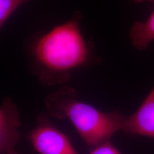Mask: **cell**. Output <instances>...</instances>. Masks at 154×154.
Wrapping results in <instances>:
<instances>
[{"label":"cell","mask_w":154,"mask_h":154,"mask_svg":"<svg viewBox=\"0 0 154 154\" xmlns=\"http://www.w3.org/2000/svg\"><path fill=\"white\" fill-rule=\"evenodd\" d=\"M80 13L57 25L34 45V73L45 86L68 81L72 72L89 62L91 50L80 26Z\"/></svg>","instance_id":"cell-1"},{"label":"cell","mask_w":154,"mask_h":154,"mask_svg":"<svg viewBox=\"0 0 154 154\" xmlns=\"http://www.w3.org/2000/svg\"><path fill=\"white\" fill-rule=\"evenodd\" d=\"M45 105L49 116L71 122L90 149L110 140L126 118L118 110L104 112L79 100L76 90L67 86L49 94Z\"/></svg>","instance_id":"cell-2"},{"label":"cell","mask_w":154,"mask_h":154,"mask_svg":"<svg viewBox=\"0 0 154 154\" xmlns=\"http://www.w3.org/2000/svg\"><path fill=\"white\" fill-rule=\"evenodd\" d=\"M37 125L26 138L39 154H79L66 135L58 130L48 116L39 113Z\"/></svg>","instance_id":"cell-3"},{"label":"cell","mask_w":154,"mask_h":154,"mask_svg":"<svg viewBox=\"0 0 154 154\" xmlns=\"http://www.w3.org/2000/svg\"><path fill=\"white\" fill-rule=\"evenodd\" d=\"M21 125L17 106L11 98H5L0 106V154L15 151L20 138Z\"/></svg>","instance_id":"cell-4"},{"label":"cell","mask_w":154,"mask_h":154,"mask_svg":"<svg viewBox=\"0 0 154 154\" xmlns=\"http://www.w3.org/2000/svg\"><path fill=\"white\" fill-rule=\"evenodd\" d=\"M121 131L154 138V86L138 110L126 116Z\"/></svg>","instance_id":"cell-5"},{"label":"cell","mask_w":154,"mask_h":154,"mask_svg":"<svg viewBox=\"0 0 154 154\" xmlns=\"http://www.w3.org/2000/svg\"><path fill=\"white\" fill-rule=\"evenodd\" d=\"M130 37L133 46L144 50L154 40V11L144 22H136L130 29Z\"/></svg>","instance_id":"cell-6"},{"label":"cell","mask_w":154,"mask_h":154,"mask_svg":"<svg viewBox=\"0 0 154 154\" xmlns=\"http://www.w3.org/2000/svg\"><path fill=\"white\" fill-rule=\"evenodd\" d=\"M30 0H0V26L3 27L9 18L19 7Z\"/></svg>","instance_id":"cell-7"},{"label":"cell","mask_w":154,"mask_h":154,"mask_svg":"<svg viewBox=\"0 0 154 154\" xmlns=\"http://www.w3.org/2000/svg\"><path fill=\"white\" fill-rule=\"evenodd\" d=\"M89 154H121L110 140L92 149Z\"/></svg>","instance_id":"cell-8"},{"label":"cell","mask_w":154,"mask_h":154,"mask_svg":"<svg viewBox=\"0 0 154 154\" xmlns=\"http://www.w3.org/2000/svg\"><path fill=\"white\" fill-rule=\"evenodd\" d=\"M133 2H134L135 3H141L144 1H149V2H154V0H132Z\"/></svg>","instance_id":"cell-9"},{"label":"cell","mask_w":154,"mask_h":154,"mask_svg":"<svg viewBox=\"0 0 154 154\" xmlns=\"http://www.w3.org/2000/svg\"><path fill=\"white\" fill-rule=\"evenodd\" d=\"M9 154H18L17 152H16L15 151H13V152H11V153H9Z\"/></svg>","instance_id":"cell-10"}]
</instances>
